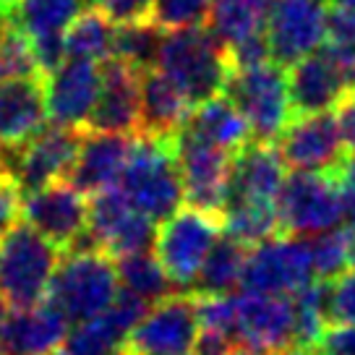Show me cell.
Here are the masks:
<instances>
[{
	"mask_svg": "<svg viewBox=\"0 0 355 355\" xmlns=\"http://www.w3.org/2000/svg\"><path fill=\"white\" fill-rule=\"evenodd\" d=\"M327 313L334 324H355V266L329 279Z\"/></svg>",
	"mask_w": 355,
	"mask_h": 355,
	"instance_id": "cell-38",
	"label": "cell"
},
{
	"mask_svg": "<svg viewBox=\"0 0 355 355\" xmlns=\"http://www.w3.org/2000/svg\"><path fill=\"white\" fill-rule=\"evenodd\" d=\"M89 204L68 180L21 193V220L66 254L87 230Z\"/></svg>",
	"mask_w": 355,
	"mask_h": 355,
	"instance_id": "cell-13",
	"label": "cell"
},
{
	"mask_svg": "<svg viewBox=\"0 0 355 355\" xmlns=\"http://www.w3.org/2000/svg\"><path fill=\"white\" fill-rule=\"evenodd\" d=\"M220 233V214H209L193 207H180L175 214L159 222V230L155 233V256L175 288H193L201 264Z\"/></svg>",
	"mask_w": 355,
	"mask_h": 355,
	"instance_id": "cell-6",
	"label": "cell"
},
{
	"mask_svg": "<svg viewBox=\"0 0 355 355\" xmlns=\"http://www.w3.org/2000/svg\"><path fill=\"white\" fill-rule=\"evenodd\" d=\"M87 3L100 8L115 24L141 21L149 16V8H152V0H87Z\"/></svg>",
	"mask_w": 355,
	"mask_h": 355,
	"instance_id": "cell-40",
	"label": "cell"
},
{
	"mask_svg": "<svg viewBox=\"0 0 355 355\" xmlns=\"http://www.w3.org/2000/svg\"><path fill=\"white\" fill-rule=\"evenodd\" d=\"M157 222L149 220L146 214L139 209H131L121 220V225L107 235V241L102 243V251L112 259L125 254H136V251H146L149 245L155 243Z\"/></svg>",
	"mask_w": 355,
	"mask_h": 355,
	"instance_id": "cell-35",
	"label": "cell"
},
{
	"mask_svg": "<svg viewBox=\"0 0 355 355\" xmlns=\"http://www.w3.org/2000/svg\"><path fill=\"white\" fill-rule=\"evenodd\" d=\"M44 76H19L0 81V155L26 144L44 128Z\"/></svg>",
	"mask_w": 355,
	"mask_h": 355,
	"instance_id": "cell-20",
	"label": "cell"
},
{
	"mask_svg": "<svg viewBox=\"0 0 355 355\" xmlns=\"http://www.w3.org/2000/svg\"><path fill=\"white\" fill-rule=\"evenodd\" d=\"M282 183H285V162L275 141H259V139L245 141L230 159L227 199L275 204Z\"/></svg>",
	"mask_w": 355,
	"mask_h": 355,
	"instance_id": "cell-21",
	"label": "cell"
},
{
	"mask_svg": "<svg viewBox=\"0 0 355 355\" xmlns=\"http://www.w3.org/2000/svg\"><path fill=\"white\" fill-rule=\"evenodd\" d=\"M319 355H355V324L327 327L316 343Z\"/></svg>",
	"mask_w": 355,
	"mask_h": 355,
	"instance_id": "cell-42",
	"label": "cell"
},
{
	"mask_svg": "<svg viewBox=\"0 0 355 355\" xmlns=\"http://www.w3.org/2000/svg\"><path fill=\"white\" fill-rule=\"evenodd\" d=\"M50 355H68V353H66V350H60V347H58L55 353H50Z\"/></svg>",
	"mask_w": 355,
	"mask_h": 355,
	"instance_id": "cell-50",
	"label": "cell"
},
{
	"mask_svg": "<svg viewBox=\"0 0 355 355\" xmlns=\"http://www.w3.org/2000/svg\"><path fill=\"white\" fill-rule=\"evenodd\" d=\"M248 254V245L230 238L227 233H220L209 248V254L201 264L196 282L189 293H209V295H227L241 285V272Z\"/></svg>",
	"mask_w": 355,
	"mask_h": 355,
	"instance_id": "cell-26",
	"label": "cell"
},
{
	"mask_svg": "<svg viewBox=\"0 0 355 355\" xmlns=\"http://www.w3.org/2000/svg\"><path fill=\"white\" fill-rule=\"evenodd\" d=\"M222 94L241 110L251 128V139L259 141H277L282 128L293 118L288 73L275 60H264L248 68H233Z\"/></svg>",
	"mask_w": 355,
	"mask_h": 355,
	"instance_id": "cell-5",
	"label": "cell"
},
{
	"mask_svg": "<svg viewBox=\"0 0 355 355\" xmlns=\"http://www.w3.org/2000/svg\"><path fill=\"white\" fill-rule=\"evenodd\" d=\"M295 309L290 295H235V340L254 350L275 355L293 345Z\"/></svg>",
	"mask_w": 355,
	"mask_h": 355,
	"instance_id": "cell-16",
	"label": "cell"
},
{
	"mask_svg": "<svg viewBox=\"0 0 355 355\" xmlns=\"http://www.w3.org/2000/svg\"><path fill=\"white\" fill-rule=\"evenodd\" d=\"M115 293L118 272L112 256L100 248H81L60 256L44 300L53 303L68 324H78L100 316L112 303Z\"/></svg>",
	"mask_w": 355,
	"mask_h": 355,
	"instance_id": "cell-3",
	"label": "cell"
},
{
	"mask_svg": "<svg viewBox=\"0 0 355 355\" xmlns=\"http://www.w3.org/2000/svg\"><path fill=\"white\" fill-rule=\"evenodd\" d=\"M63 251L26 222L0 235V298L11 309H29L44 300Z\"/></svg>",
	"mask_w": 355,
	"mask_h": 355,
	"instance_id": "cell-4",
	"label": "cell"
},
{
	"mask_svg": "<svg viewBox=\"0 0 355 355\" xmlns=\"http://www.w3.org/2000/svg\"><path fill=\"white\" fill-rule=\"evenodd\" d=\"M21 220V189L6 170H0V235Z\"/></svg>",
	"mask_w": 355,
	"mask_h": 355,
	"instance_id": "cell-41",
	"label": "cell"
},
{
	"mask_svg": "<svg viewBox=\"0 0 355 355\" xmlns=\"http://www.w3.org/2000/svg\"><path fill=\"white\" fill-rule=\"evenodd\" d=\"M193 105L157 66L141 71L139 81V133L173 136L186 123Z\"/></svg>",
	"mask_w": 355,
	"mask_h": 355,
	"instance_id": "cell-23",
	"label": "cell"
},
{
	"mask_svg": "<svg viewBox=\"0 0 355 355\" xmlns=\"http://www.w3.org/2000/svg\"><path fill=\"white\" fill-rule=\"evenodd\" d=\"M282 162L300 173H329L345 159V146L337 133V123L329 110L295 115L277 136Z\"/></svg>",
	"mask_w": 355,
	"mask_h": 355,
	"instance_id": "cell-14",
	"label": "cell"
},
{
	"mask_svg": "<svg viewBox=\"0 0 355 355\" xmlns=\"http://www.w3.org/2000/svg\"><path fill=\"white\" fill-rule=\"evenodd\" d=\"M84 6L87 0H13L8 11L26 37H42L63 34Z\"/></svg>",
	"mask_w": 355,
	"mask_h": 355,
	"instance_id": "cell-29",
	"label": "cell"
},
{
	"mask_svg": "<svg viewBox=\"0 0 355 355\" xmlns=\"http://www.w3.org/2000/svg\"><path fill=\"white\" fill-rule=\"evenodd\" d=\"M173 141H175L178 170L183 183V201L193 209L220 214L227 199L233 155L220 146L207 144L186 125H180L173 133Z\"/></svg>",
	"mask_w": 355,
	"mask_h": 355,
	"instance_id": "cell-11",
	"label": "cell"
},
{
	"mask_svg": "<svg viewBox=\"0 0 355 355\" xmlns=\"http://www.w3.org/2000/svg\"><path fill=\"white\" fill-rule=\"evenodd\" d=\"M209 6L211 0H152L146 19L162 32H175V29L201 26L207 21Z\"/></svg>",
	"mask_w": 355,
	"mask_h": 355,
	"instance_id": "cell-36",
	"label": "cell"
},
{
	"mask_svg": "<svg viewBox=\"0 0 355 355\" xmlns=\"http://www.w3.org/2000/svg\"><path fill=\"white\" fill-rule=\"evenodd\" d=\"M334 123L345 146V155H355V92H345L334 105Z\"/></svg>",
	"mask_w": 355,
	"mask_h": 355,
	"instance_id": "cell-43",
	"label": "cell"
},
{
	"mask_svg": "<svg viewBox=\"0 0 355 355\" xmlns=\"http://www.w3.org/2000/svg\"><path fill=\"white\" fill-rule=\"evenodd\" d=\"M222 233L241 241L243 245H256L282 233L279 230L277 207L269 201H245V199H227L220 211Z\"/></svg>",
	"mask_w": 355,
	"mask_h": 355,
	"instance_id": "cell-27",
	"label": "cell"
},
{
	"mask_svg": "<svg viewBox=\"0 0 355 355\" xmlns=\"http://www.w3.org/2000/svg\"><path fill=\"white\" fill-rule=\"evenodd\" d=\"M112 32H115V21L107 19L100 8L92 6L87 11H81L63 32L66 58H81L94 63L107 60L112 55Z\"/></svg>",
	"mask_w": 355,
	"mask_h": 355,
	"instance_id": "cell-28",
	"label": "cell"
},
{
	"mask_svg": "<svg viewBox=\"0 0 355 355\" xmlns=\"http://www.w3.org/2000/svg\"><path fill=\"white\" fill-rule=\"evenodd\" d=\"M355 230L347 225L332 227V230H324L316 233L309 241L311 251V264H313V277L329 282L337 275H343L347 264H350V245H353Z\"/></svg>",
	"mask_w": 355,
	"mask_h": 355,
	"instance_id": "cell-33",
	"label": "cell"
},
{
	"mask_svg": "<svg viewBox=\"0 0 355 355\" xmlns=\"http://www.w3.org/2000/svg\"><path fill=\"white\" fill-rule=\"evenodd\" d=\"M191 133H196L207 144L220 146L225 152L235 155L245 141H251V128L241 110L225 94L196 105L183 123Z\"/></svg>",
	"mask_w": 355,
	"mask_h": 355,
	"instance_id": "cell-24",
	"label": "cell"
},
{
	"mask_svg": "<svg viewBox=\"0 0 355 355\" xmlns=\"http://www.w3.org/2000/svg\"><path fill=\"white\" fill-rule=\"evenodd\" d=\"M279 230L288 235H316L343 225V201L329 173H300L285 175L277 193Z\"/></svg>",
	"mask_w": 355,
	"mask_h": 355,
	"instance_id": "cell-8",
	"label": "cell"
},
{
	"mask_svg": "<svg viewBox=\"0 0 355 355\" xmlns=\"http://www.w3.org/2000/svg\"><path fill=\"white\" fill-rule=\"evenodd\" d=\"M155 66L175 81V87L193 107L211 97H220L233 73L227 47L207 26L165 32Z\"/></svg>",
	"mask_w": 355,
	"mask_h": 355,
	"instance_id": "cell-1",
	"label": "cell"
},
{
	"mask_svg": "<svg viewBox=\"0 0 355 355\" xmlns=\"http://www.w3.org/2000/svg\"><path fill=\"white\" fill-rule=\"evenodd\" d=\"M8 3H13V0H8Z\"/></svg>",
	"mask_w": 355,
	"mask_h": 355,
	"instance_id": "cell-52",
	"label": "cell"
},
{
	"mask_svg": "<svg viewBox=\"0 0 355 355\" xmlns=\"http://www.w3.org/2000/svg\"><path fill=\"white\" fill-rule=\"evenodd\" d=\"M81 139L84 128H68L53 123L19 149L0 155V170H6L16 180L21 193L42 189L68 175Z\"/></svg>",
	"mask_w": 355,
	"mask_h": 355,
	"instance_id": "cell-10",
	"label": "cell"
},
{
	"mask_svg": "<svg viewBox=\"0 0 355 355\" xmlns=\"http://www.w3.org/2000/svg\"><path fill=\"white\" fill-rule=\"evenodd\" d=\"M275 0H211L207 21L209 29L225 47H233L245 37L264 32L266 16Z\"/></svg>",
	"mask_w": 355,
	"mask_h": 355,
	"instance_id": "cell-25",
	"label": "cell"
},
{
	"mask_svg": "<svg viewBox=\"0 0 355 355\" xmlns=\"http://www.w3.org/2000/svg\"><path fill=\"white\" fill-rule=\"evenodd\" d=\"M8 8H11V3H8V0H0V16L8 11Z\"/></svg>",
	"mask_w": 355,
	"mask_h": 355,
	"instance_id": "cell-48",
	"label": "cell"
},
{
	"mask_svg": "<svg viewBox=\"0 0 355 355\" xmlns=\"http://www.w3.org/2000/svg\"><path fill=\"white\" fill-rule=\"evenodd\" d=\"M327 3H332V6H340V3H345V0H327Z\"/></svg>",
	"mask_w": 355,
	"mask_h": 355,
	"instance_id": "cell-51",
	"label": "cell"
},
{
	"mask_svg": "<svg viewBox=\"0 0 355 355\" xmlns=\"http://www.w3.org/2000/svg\"><path fill=\"white\" fill-rule=\"evenodd\" d=\"M277 355H319L316 353V347H303V345H288V347H282Z\"/></svg>",
	"mask_w": 355,
	"mask_h": 355,
	"instance_id": "cell-45",
	"label": "cell"
},
{
	"mask_svg": "<svg viewBox=\"0 0 355 355\" xmlns=\"http://www.w3.org/2000/svg\"><path fill=\"white\" fill-rule=\"evenodd\" d=\"M118 186L133 209L146 214L149 220L162 222L175 214L183 207V183L173 136L139 133V139H133L131 157Z\"/></svg>",
	"mask_w": 355,
	"mask_h": 355,
	"instance_id": "cell-2",
	"label": "cell"
},
{
	"mask_svg": "<svg viewBox=\"0 0 355 355\" xmlns=\"http://www.w3.org/2000/svg\"><path fill=\"white\" fill-rule=\"evenodd\" d=\"M133 139L128 133L92 131L84 133L73 165L68 170V183L81 193H97L121 183V175L128 157H131Z\"/></svg>",
	"mask_w": 355,
	"mask_h": 355,
	"instance_id": "cell-19",
	"label": "cell"
},
{
	"mask_svg": "<svg viewBox=\"0 0 355 355\" xmlns=\"http://www.w3.org/2000/svg\"><path fill=\"white\" fill-rule=\"evenodd\" d=\"M47 118L55 125L87 128L100 94V63L68 58L42 78Z\"/></svg>",
	"mask_w": 355,
	"mask_h": 355,
	"instance_id": "cell-15",
	"label": "cell"
},
{
	"mask_svg": "<svg viewBox=\"0 0 355 355\" xmlns=\"http://www.w3.org/2000/svg\"><path fill=\"white\" fill-rule=\"evenodd\" d=\"M123 343H125V334L105 313H100L94 319L73 324L63 345L68 355H121Z\"/></svg>",
	"mask_w": 355,
	"mask_h": 355,
	"instance_id": "cell-34",
	"label": "cell"
},
{
	"mask_svg": "<svg viewBox=\"0 0 355 355\" xmlns=\"http://www.w3.org/2000/svg\"><path fill=\"white\" fill-rule=\"evenodd\" d=\"M162 37H165V32L159 26H155L149 19L115 24L110 58L125 60L128 66L146 71V68H152L157 63V53H159Z\"/></svg>",
	"mask_w": 355,
	"mask_h": 355,
	"instance_id": "cell-31",
	"label": "cell"
},
{
	"mask_svg": "<svg viewBox=\"0 0 355 355\" xmlns=\"http://www.w3.org/2000/svg\"><path fill=\"white\" fill-rule=\"evenodd\" d=\"M68 319L53 303L29 309H8L0 313V355H50L63 347Z\"/></svg>",
	"mask_w": 355,
	"mask_h": 355,
	"instance_id": "cell-18",
	"label": "cell"
},
{
	"mask_svg": "<svg viewBox=\"0 0 355 355\" xmlns=\"http://www.w3.org/2000/svg\"><path fill=\"white\" fill-rule=\"evenodd\" d=\"M230 355H269V353L254 350V347H248V345H233V350H230Z\"/></svg>",
	"mask_w": 355,
	"mask_h": 355,
	"instance_id": "cell-47",
	"label": "cell"
},
{
	"mask_svg": "<svg viewBox=\"0 0 355 355\" xmlns=\"http://www.w3.org/2000/svg\"><path fill=\"white\" fill-rule=\"evenodd\" d=\"M332 8H337V11H343L350 21L355 24V0H345V3H340V6H332Z\"/></svg>",
	"mask_w": 355,
	"mask_h": 355,
	"instance_id": "cell-46",
	"label": "cell"
},
{
	"mask_svg": "<svg viewBox=\"0 0 355 355\" xmlns=\"http://www.w3.org/2000/svg\"><path fill=\"white\" fill-rule=\"evenodd\" d=\"M115 272H118V282H123V288L131 290L139 298H144L146 303H157V300L175 293V285L165 275L159 259L155 254H149V248L118 256Z\"/></svg>",
	"mask_w": 355,
	"mask_h": 355,
	"instance_id": "cell-30",
	"label": "cell"
},
{
	"mask_svg": "<svg viewBox=\"0 0 355 355\" xmlns=\"http://www.w3.org/2000/svg\"><path fill=\"white\" fill-rule=\"evenodd\" d=\"M139 81L141 71L125 60L107 58L100 63V94L89 115V131L139 133Z\"/></svg>",
	"mask_w": 355,
	"mask_h": 355,
	"instance_id": "cell-17",
	"label": "cell"
},
{
	"mask_svg": "<svg viewBox=\"0 0 355 355\" xmlns=\"http://www.w3.org/2000/svg\"><path fill=\"white\" fill-rule=\"evenodd\" d=\"M193 309L199 329H211L235 340V298L227 295H209V293H193Z\"/></svg>",
	"mask_w": 355,
	"mask_h": 355,
	"instance_id": "cell-37",
	"label": "cell"
},
{
	"mask_svg": "<svg viewBox=\"0 0 355 355\" xmlns=\"http://www.w3.org/2000/svg\"><path fill=\"white\" fill-rule=\"evenodd\" d=\"M309 241L303 235L277 233L261 243L248 245V254L241 272L243 293L261 295H295L309 282H313Z\"/></svg>",
	"mask_w": 355,
	"mask_h": 355,
	"instance_id": "cell-7",
	"label": "cell"
},
{
	"mask_svg": "<svg viewBox=\"0 0 355 355\" xmlns=\"http://www.w3.org/2000/svg\"><path fill=\"white\" fill-rule=\"evenodd\" d=\"M230 350H233V340L230 337H225L220 332H211V329H199L191 355H230Z\"/></svg>",
	"mask_w": 355,
	"mask_h": 355,
	"instance_id": "cell-44",
	"label": "cell"
},
{
	"mask_svg": "<svg viewBox=\"0 0 355 355\" xmlns=\"http://www.w3.org/2000/svg\"><path fill=\"white\" fill-rule=\"evenodd\" d=\"M199 334L193 293H173L152 303L131 329L121 355H191Z\"/></svg>",
	"mask_w": 355,
	"mask_h": 355,
	"instance_id": "cell-9",
	"label": "cell"
},
{
	"mask_svg": "<svg viewBox=\"0 0 355 355\" xmlns=\"http://www.w3.org/2000/svg\"><path fill=\"white\" fill-rule=\"evenodd\" d=\"M288 68V97L293 118L332 110L337 100L347 92L337 66L322 47Z\"/></svg>",
	"mask_w": 355,
	"mask_h": 355,
	"instance_id": "cell-22",
	"label": "cell"
},
{
	"mask_svg": "<svg viewBox=\"0 0 355 355\" xmlns=\"http://www.w3.org/2000/svg\"><path fill=\"white\" fill-rule=\"evenodd\" d=\"M334 183L343 201V222L355 230V155H345L340 167L334 170Z\"/></svg>",
	"mask_w": 355,
	"mask_h": 355,
	"instance_id": "cell-39",
	"label": "cell"
},
{
	"mask_svg": "<svg viewBox=\"0 0 355 355\" xmlns=\"http://www.w3.org/2000/svg\"><path fill=\"white\" fill-rule=\"evenodd\" d=\"M327 290L329 282L313 279L303 290L293 295V309H295V329H293V345L303 347H316L319 337L329 327V313H327Z\"/></svg>",
	"mask_w": 355,
	"mask_h": 355,
	"instance_id": "cell-32",
	"label": "cell"
},
{
	"mask_svg": "<svg viewBox=\"0 0 355 355\" xmlns=\"http://www.w3.org/2000/svg\"><path fill=\"white\" fill-rule=\"evenodd\" d=\"M350 264L355 266V235H353V245H350Z\"/></svg>",
	"mask_w": 355,
	"mask_h": 355,
	"instance_id": "cell-49",
	"label": "cell"
},
{
	"mask_svg": "<svg viewBox=\"0 0 355 355\" xmlns=\"http://www.w3.org/2000/svg\"><path fill=\"white\" fill-rule=\"evenodd\" d=\"M327 0H275L264 24L269 58L288 68L316 53L327 40Z\"/></svg>",
	"mask_w": 355,
	"mask_h": 355,
	"instance_id": "cell-12",
	"label": "cell"
}]
</instances>
